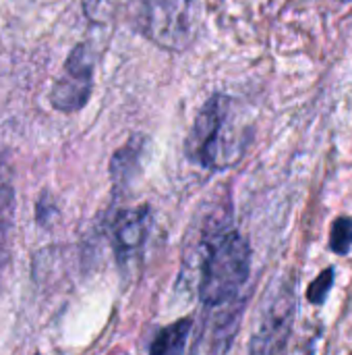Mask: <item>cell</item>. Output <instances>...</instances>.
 Instances as JSON below:
<instances>
[{
  "instance_id": "12",
  "label": "cell",
  "mask_w": 352,
  "mask_h": 355,
  "mask_svg": "<svg viewBox=\"0 0 352 355\" xmlns=\"http://www.w3.org/2000/svg\"><path fill=\"white\" fill-rule=\"evenodd\" d=\"M334 279H336V268L334 266H328L322 275H317V279L309 285V289H307V302L309 304H313V306H322L326 300H328V295H330V291H332V287H334Z\"/></svg>"
},
{
  "instance_id": "8",
  "label": "cell",
  "mask_w": 352,
  "mask_h": 355,
  "mask_svg": "<svg viewBox=\"0 0 352 355\" xmlns=\"http://www.w3.org/2000/svg\"><path fill=\"white\" fill-rule=\"evenodd\" d=\"M145 144L147 141L143 135H133L122 148H118L114 152V156L110 160V177H112V183L116 189L127 187L135 179V175L141 166V158L145 154Z\"/></svg>"
},
{
  "instance_id": "2",
  "label": "cell",
  "mask_w": 352,
  "mask_h": 355,
  "mask_svg": "<svg viewBox=\"0 0 352 355\" xmlns=\"http://www.w3.org/2000/svg\"><path fill=\"white\" fill-rule=\"evenodd\" d=\"M251 141L239 104L226 94H214L201 106L185 139V154L207 171H224L241 160Z\"/></svg>"
},
{
  "instance_id": "13",
  "label": "cell",
  "mask_w": 352,
  "mask_h": 355,
  "mask_svg": "<svg viewBox=\"0 0 352 355\" xmlns=\"http://www.w3.org/2000/svg\"><path fill=\"white\" fill-rule=\"evenodd\" d=\"M114 355H129V354H124V352H116Z\"/></svg>"
},
{
  "instance_id": "5",
  "label": "cell",
  "mask_w": 352,
  "mask_h": 355,
  "mask_svg": "<svg viewBox=\"0 0 352 355\" xmlns=\"http://www.w3.org/2000/svg\"><path fill=\"white\" fill-rule=\"evenodd\" d=\"M93 69L95 56L91 46L85 42L77 44L62 67V73L52 85L50 104L66 114L81 110L89 102L93 89Z\"/></svg>"
},
{
  "instance_id": "9",
  "label": "cell",
  "mask_w": 352,
  "mask_h": 355,
  "mask_svg": "<svg viewBox=\"0 0 352 355\" xmlns=\"http://www.w3.org/2000/svg\"><path fill=\"white\" fill-rule=\"evenodd\" d=\"M193 331V318H180L164 329H160L151 343H149V355H185L187 341Z\"/></svg>"
},
{
  "instance_id": "4",
  "label": "cell",
  "mask_w": 352,
  "mask_h": 355,
  "mask_svg": "<svg viewBox=\"0 0 352 355\" xmlns=\"http://www.w3.org/2000/svg\"><path fill=\"white\" fill-rule=\"evenodd\" d=\"M297 316L295 289L284 283L263 306L259 324L251 337L249 355H284Z\"/></svg>"
},
{
  "instance_id": "1",
  "label": "cell",
  "mask_w": 352,
  "mask_h": 355,
  "mask_svg": "<svg viewBox=\"0 0 352 355\" xmlns=\"http://www.w3.org/2000/svg\"><path fill=\"white\" fill-rule=\"evenodd\" d=\"M91 23L127 21L164 50H187L201 29L203 0H83Z\"/></svg>"
},
{
  "instance_id": "10",
  "label": "cell",
  "mask_w": 352,
  "mask_h": 355,
  "mask_svg": "<svg viewBox=\"0 0 352 355\" xmlns=\"http://www.w3.org/2000/svg\"><path fill=\"white\" fill-rule=\"evenodd\" d=\"M15 220V183L12 168L0 152V250L4 248Z\"/></svg>"
},
{
  "instance_id": "14",
  "label": "cell",
  "mask_w": 352,
  "mask_h": 355,
  "mask_svg": "<svg viewBox=\"0 0 352 355\" xmlns=\"http://www.w3.org/2000/svg\"><path fill=\"white\" fill-rule=\"evenodd\" d=\"M35 355H41V354H35Z\"/></svg>"
},
{
  "instance_id": "6",
  "label": "cell",
  "mask_w": 352,
  "mask_h": 355,
  "mask_svg": "<svg viewBox=\"0 0 352 355\" xmlns=\"http://www.w3.org/2000/svg\"><path fill=\"white\" fill-rule=\"evenodd\" d=\"M212 314L205 320L199 339L195 341L193 355H226L241 322L243 302L234 300L230 304L210 308Z\"/></svg>"
},
{
  "instance_id": "3",
  "label": "cell",
  "mask_w": 352,
  "mask_h": 355,
  "mask_svg": "<svg viewBox=\"0 0 352 355\" xmlns=\"http://www.w3.org/2000/svg\"><path fill=\"white\" fill-rule=\"evenodd\" d=\"M199 300L218 308L239 300L251 272V248L247 239L230 227H218L203 235L199 243Z\"/></svg>"
},
{
  "instance_id": "7",
  "label": "cell",
  "mask_w": 352,
  "mask_h": 355,
  "mask_svg": "<svg viewBox=\"0 0 352 355\" xmlns=\"http://www.w3.org/2000/svg\"><path fill=\"white\" fill-rule=\"evenodd\" d=\"M149 233V208H129L120 210L112 225V248L116 254V260L124 266L131 260H135L147 239Z\"/></svg>"
},
{
  "instance_id": "11",
  "label": "cell",
  "mask_w": 352,
  "mask_h": 355,
  "mask_svg": "<svg viewBox=\"0 0 352 355\" xmlns=\"http://www.w3.org/2000/svg\"><path fill=\"white\" fill-rule=\"evenodd\" d=\"M330 250L338 256H349L352 250V218L338 216L330 227Z\"/></svg>"
}]
</instances>
